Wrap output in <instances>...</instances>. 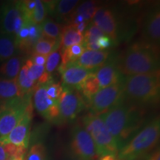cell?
Segmentation results:
<instances>
[{
  "label": "cell",
  "mask_w": 160,
  "mask_h": 160,
  "mask_svg": "<svg viewBox=\"0 0 160 160\" xmlns=\"http://www.w3.org/2000/svg\"><path fill=\"white\" fill-rule=\"evenodd\" d=\"M119 151L136 134L143 122L144 112L139 105L122 100L108 111L100 115Z\"/></svg>",
  "instance_id": "cell-1"
},
{
  "label": "cell",
  "mask_w": 160,
  "mask_h": 160,
  "mask_svg": "<svg viewBox=\"0 0 160 160\" xmlns=\"http://www.w3.org/2000/svg\"><path fill=\"white\" fill-rule=\"evenodd\" d=\"M115 64L119 73L125 77L158 73L157 48L143 42L133 44L123 52Z\"/></svg>",
  "instance_id": "cell-2"
},
{
  "label": "cell",
  "mask_w": 160,
  "mask_h": 160,
  "mask_svg": "<svg viewBox=\"0 0 160 160\" xmlns=\"http://www.w3.org/2000/svg\"><path fill=\"white\" fill-rule=\"evenodd\" d=\"M124 98L136 105L153 104L159 101V72L128 76L124 78Z\"/></svg>",
  "instance_id": "cell-3"
},
{
  "label": "cell",
  "mask_w": 160,
  "mask_h": 160,
  "mask_svg": "<svg viewBox=\"0 0 160 160\" xmlns=\"http://www.w3.org/2000/svg\"><path fill=\"white\" fill-rule=\"evenodd\" d=\"M160 137L159 117H156L132 137L119 150V160H137L157 147Z\"/></svg>",
  "instance_id": "cell-4"
},
{
  "label": "cell",
  "mask_w": 160,
  "mask_h": 160,
  "mask_svg": "<svg viewBox=\"0 0 160 160\" xmlns=\"http://www.w3.org/2000/svg\"><path fill=\"white\" fill-rule=\"evenodd\" d=\"M82 125L93 139L99 157L118 154L119 148L117 143L99 116L92 113L85 116L82 119Z\"/></svg>",
  "instance_id": "cell-5"
},
{
  "label": "cell",
  "mask_w": 160,
  "mask_h": 160,
  "mask_svg": "<svg viewBox=\"0 0 160 160\" xmlns=\"http://www.w3.org/2000/svg\"><path fill=\"white\" fill-rule=\"evenodd\" d=\"M31 94L2 102L0 105V138L8 135L32 105Z\"/></svg>",
  "instance_id": "cell-6"
},
{
  "label": "cell",
  "mask_w": 160,
  "mask_h": 160,
  "mask_svg": "<svg viewBox=\"0 0 160 160\" xmlns=\"http://www.w3.org/2000/svg\"><path fill=\"white\" fill-rule=\"evenodd\" d=\"M123 81L100 89L89 102L91 113L100 116L120 102L124 99Z\"/></svg>",
  "instance_id": "cell-7"
},
{
  "label": "cell",
  "mask_w": 160,
  "mask_h": 160,
  "mask_svg": "<svg viewBox=\"0 0 160 160\" xmlns=\"http://www.w3.org/2000/svg\"><path fill=\"white\" fill-rule=\"evenodd\" d=\"M70 148L73 158L81 160H98L97 148L93 139L83 125H75L72 129Z\"/></svg>",
  "instance_id": "cell-8"
},
{
  "label": "cell",
  "mask_w": 160,
  "mask_h": 160,
  "mask_svg": "<svg viewBox=\"0 0 160 160\" xmlns=\"http://www.w3.org/2000/svg\"><path fill=\"white\" fill-rule=\"evenodd\" d=\"M85 106L82 96L78 90L63 85V91L59 99V123L73 120Z\"/></svg>",
  "instance_id": "cell-9"
},
{
  "label": "cell",
  "mask_w": 160,
  "mask_h": 160,
  "mask_svg": "<svg viewBox=\"0 0 160 160\" xmlns=\"http://www.w3.org/2000/svg\"><path fill=\"white\" fill-rule=\"evenodd\" d=\"M32 111L33 107L31 105L14 128L10 132L8 135L0 138V141L4 143L12 144L17 147L28 149L31 141Z\"/></svg>",
  "instance_id": "cell-10"
},
{
  "label": "cell",
  "mask_w": 160,
  "mask_h": 160,
  "mask_svg": "<svg viewBox=\"0 0 160 160\" xmlns=\"http://www.w3.org/2000/svg\"><path fill=\"white\" fill-rule=\"evenodd\" d=\"M21 15V1L8 2L0 6V34L14 37L15 22Z\"/></svg>",
  "instance_id": "cell-11"
},
{
  "label": "cell",
  "mask_w": 160,
  "mask_h": 160,
  "mask_svg": "<svg viewBox=\"0 0 160 160\" xmlns=\"http://www.w3.org/2000/svg\"><path fill=\"white\" fill-rule=\"evenodd\" d=\"M92 21L112 42L116 43L118 39V25L114 13L111 9L99 8Z\"/></svg>",
  "instance_id": "cell-12"
},
{
  "label": "cell",
  "mask_w": 160,
  "mask_h": 160,
  "mask_svg": "<svg viewBox=\"0 0 160 160\" xmlns=\"http://www.w3.org/2000/svg\"><path fill=\"white\" fill-rule=\"evenodd\" d=\"M143 43L157 48L160 41V12L156 8L145 17L142 28Z\"/></svg>",
  "instance_id": "cell-13"
},
{
  "label": "cell",
  "mask_w": 160,
  "mask_h": 160,
  "mask_svg": "<svg viewBox=\"0 0 160 160\" xmlns=\"http://www.w3.org/2000/svg\"><path fill=\"white\" fill-rule=\"evenodd\" d=\"M97 70L86 69L73 64L69 65L62 73L63 85L73 88L79 91L86 80L94 75Z\"/></svg>",
  "instance_id": "cell-14"
},
{
  "label": "cell",
  "mask_w": 160,
  "mask_h": 160,
  "mask_svg": "<svg viewBox=\"0 0 160 160\" xmlns=\"http://www.w3.org/2000/svg\"><path fill=\"white\" fill-rule=\"evenodd\" d=\"M110 52L105 51H90L85 50L73 65L89 70H97L105 65L108 59Z\"/></svg>",
  "instance_id": "cell-15"
},
{
  "label": "cell",
  "mask_w": 160,
  "mask_h": 160,
  "mask_svg": "<svg viewBox=\"0 0 160 160\" xmlns=\"http://www.w3.org/2000/svg\"><path fill=\"white\" fill-rule=\"evenodd\" d=\"M94 75L99 82L100 89L114 85L124 79L113 62L101 66L96 71Z\"/></svg>",
  "instance_id": "cell-16"
},
{
  "label": "cell",
  "mask_w": 160,
  "mask_h": 160,
  "mask_svg": "<svg viewBox=\"0 0 160 160\" xmlns=\"http://www.w3.org/2000/svg\"><path fill=\"white\" fill-rule=\"evenodd\" d=\"M32 93H33V104L35 109L42 117L48 120L50 108L59 100L54 101L48 97L46 93L45 84H36Z\"/></svg>",
  "instance_id": "cell-17"
},
{
  "label": "cell",
  "mask_w": 160,
  "mask_h": 160,
  "mask_svg": "<svg viewBox=\"0 0 160 160\" xmlns=\"http://www.w3.org/2000/svg\"><path fill=\"white\" fill-rule=\"evenodd\" d=\"M48 13L51 12L60 19L68 20L76 8L79 5L78 0H61V1L46 2Z\"/></svg>",
  "instance_id": "cell-18"
},
{
  "label": "cell",
  "mask_w": 160,
  "mask_h": 160,
  "mask_svg": "<svg viewBox=\"0 0 160 160\" xmlns=\"http://www.w3.org/2000/svg\"><path fill=\"white\" fill-rule=\"evenodd\" d=\"M59 41V50L62 53L72 45L82 43L84 37L83 34L77 31L75 25H69L62 28Z\"/></svg>",
  "instance_id": "cell-19"
},
{
  "label": "cell",
  "mask_w": 160,
  "mask_h": 160,
  "mask_svg": "<svg viewBox=\"0 0 160 160\" xmlns=\"http://www.w3.org/2000/svg\"><path fill=\"white\" fill-rule=\"evenodd\" d=\"M23 97L18 87L17 79H7L0 77V101H8Z\"/></svg>",
  "instance_id": "cell-20"
},
{
  "label": "cell",
  "mask_w": 160,
  "mask_h": 160,
  "mask_svg": "<svg viewBox=\"0 0 160 160\" xmlns=\"http://www.w3.org/2000/svg\"><path fill=\"white\" fill-rule=\"evenodd\" d=\"M23 62V58L19 56L8 59L0 66V73L7 79H17L24 65Z\"/></svg>",
  "instance_id": "cell-21"
},
{
  "label": "cell",
  "mask_w": 160,
  "mask_h": 160,
  "mask_svg": "<svg viewBox=\"0 0 160 160\" xmlns=\"http://www.w3.org/2000/svg\"><path fill=\"white\" fill-rule=\"evenodd\" d=\"M18 51L15 37L0 34V60H8L15 57Z\"/></svg>",
  "instance_id": "cell-22"
},
{
  "label": "cell",
  "mask_w": 160,
  "mask_h": 160,
  "mask_svg": "<svg viewBox=\"0 0 160 160\" xmlns=\"http://www.w3.org/2000/svg\"><path fill=\"white\" fill-rule=\"evenodd\" d=\"M27 149L0 141V160H11L13 158L25 157Z\"/></svg>",
  "instance_id": "cell-23"
},
{
  "label": "cell",
  "mask_w": 160,
  "mask_h": 160,
  "mask_svg": "<svg viewBox=\"0 0 160 160\" xmlns=\"http://www.w3.org/2000/svg\"><path fill=\"white\" fill-rule=\"evenodd\" d=\"M59 40L56 41V40L47 39L42 36L41 38L38 40L33 47L32 53L48 57L52 51L57 49V47H59Z\"/></svg>",
  "instance_id": "cell-24"
},
{
  "label": "cell",
  "mask_w": 160,
  "mask_h": 160,
  "mask_svg": "<svg viewBox=\"0 0 160 160\" xmlns=\"http://www.w3.org/2000/svg\"><path fill=\"white\" fill-rule=\"evenodd\" d=\"M17 82L19 91L23 97L29 93H32L36 82L30 79L28 77V67L25 64H24L22 68L20 70L17 78Z\"/></svg>",
  "instance_id": "cell-25"
},
{
  "label": "cell",
  "mask_w": 160,
  "mask_h": 160,
  "mask_svg": "<svg viewBox=\"0 0 160 160\" xmlns=\"http://www.w3.org/2000/svg\"><path fill=\"white\" fill-rule=\"evenodd\" d=\"M42 36L52 40L58 41L61 35L62 28L57 22L51 19H47L41 24Z\"/></svg>",
  "instance_id": "cell-26"
},
{
  "label": "cell",
  "mask_w": 160,
  "mask_h": 160,
  "mask_svg": "<svg viewBox=\"0 0 160 160\" xmlns=\"http://www.w3.org/2000/svg\"><path fill=\"white\" fill-rule=\"evenodd\" d=\"M99 8L97 2L87 1L78 5L73 13L82 15L85 19V22H88L90 20L93 19L96 12L99 9Z\"/></svg>",
  "instance_id": "cell-27"
},
{
  "label": "cell",
  "mask_w": 160,
  "mask_h": 160,
  "mask_svg": "<svg viewBox=\"0 0 160 160\" xmlns=\"http://www.w3.org/2000/svg\"><path fill=\"white\" fill-rule=\"evenodd\" d=\"M100 90V87L98 82L97 78L95 77V75H93L92 77L88 78L86 81L82 85L79 90L82 91V95L85 99H88V101L90 102L91 98L94 96Z\"/></svg>",
  "instance_id": "cell-28"
},
{
  "label": "cell",
  "mask_w": 160,
  "mask_h": 160,
  "mask_svg": "<svg viewBox=\"0 0 160 160\" xmlns=\"http://www.w3.org/2000/svg\"><path fill=\"white\" fill-rule=\"evenodd\" d=\"M48 13V9L46 2L36 0V7L32 16V22L35 25H41L45 20Z\"/></svg>",
  "instance_id": "cell-29"
},
{
  "label": "cell",
  "mask_w": 160,
  "mask_h": 160,
  "mask_svg": "<svg viewBox=\"0 0 160 160\" xmlns=\"http://www.w3.org/2000/svg\"><path fill=\"white\" fill-rule=\"evenodd\" d=\"M25 160H48L47 150L45 145L40 142L32 145L28 152Z\"/></svg>",
  "instance_id": "cell-30"
},
{
  "label": "cell",
  "mask_w": 160,
  "mask_h": 160,
  "mask_svg": "<svg viewBox=\"0 0 160 160\" xmlns=\"http://www.w3.org/2000/svg\"><path fill=\"white\" fill-rule=\"evenodd\" d=\"M84 33H85V34L83 35L84 44L97 43L98 39L99 38L103 37V36H105L102 33V31L99 28L97 27L93 23L91 24L89 27H87V28H86Z\"/></svg>",
  "instance_id": "cell-31"
},
{
  "label": "cell",
  "mask_w": 160,
  "mask_h": 160,
  "mask_svg": "<svg viewBox=\"0 0 160 160\" xmlns=\"http://www.w3.org/2000/svg\"><path fill=\"white\" fill-rule=\"evenodd\" d=\"M25 64L28 67V77L34 82H37L46 72L45 66L35 65L29 59L26 60Z\"/></svg>",
  "instance_id": "cell-32"
},
{
  "label": "cell",
  "mask_w": 160,
  "mask_h": 160,
  "mask_svg": "<svg viewBox=\"0 0 160 160\" xmlns=\"http://www.w3.org/2000/svg\"><path fill=\"white\" fill-rule=\"evenodd\" d=\"M45 86L48 97L54 101H58L63 91V86L59 82H56L51 79L45 83Z\"/></svg>",
  "instance_id": "cell-33"
},
{
  "label": "cell",
  "mask_w": 160,
  "mask_h": 160,
  "mask_svg": "<svg viewBox=\"0 0 160 160\" xmlns=\"http://www.w3.org/2000/svg\"><path fill=\"white\" fill-rule=\"evenodd\" d=\"M60 59H61V52L58 48L57 49H55L48 56L45 65V71L49 74L54 71L59 65Z\"/></svg>",
  "instance_id": "cell-34"
},
{
  "label": "cell",
  "mask_w": 160,
  "mask_h": 160,
  "mask_svg": "<svg viewBox=\"0 0 160 160\" xmlns=\"http://www.w3.org/2000/svg\"><path fill=\"white\" fill-rule=\"evenodd\" d=\"M47 57L46 56L37 54V53H31V57H30V60L33 62V64L37 65H42L45 66L46 60H47Z\"/></svg>",
  "instance_id": "cell-35"
},
{
  "label": "cell",
  "mask_w": 160,
  "mask_h": 160,
  "mask_svg": "<svg viewBox=\"0 0 160 160\" xmlns=\"http://www.w3.org/2000/svg\"><path fill=\"white\" fill-rule=\"evenodd\" d=\"M97 44L102 51H105V49L111 47L112 42L108 37H106V36H103V37H102L98 39Z\"/></svg>",
  "instance_id": "cell-36"
},
{
  "label": "cell",
  "mask_w": 160,
  "mask_h": 160,
  "mask_svg": "<svg viewBox=\"0 0 160 160\" xmlns=\"http://www.w3.org/2000/svg\"><path fill=\"white\" fill-rule=\"evenodd\" d=\"M145 160H160V152L158 148L153 152L149 153L145 158Z\"/></svg>",
  "instance_id": "cell-37"
},
{
  "label": "cell",
  "mask_w": 160,
  "mask_h": 160,
  "mask_svg": "<svg viewBox=\"0 0 160 160\" xmlns=\"http://www.w3.org/2000/svg\"><path fill=\"white\" fill-rule=\"evenodd\" d=\"M87 25H88L87 22H83L80 23L79 25H75V27H76V29L77 30V31L82 34L85 31L86 28H87Z\"/></svg>",
  "instance_id": "cell-38"
},
{
  "label": "cell",
  "mask_w": 160,
  "mask_h": 160,
  "mask_svg": "<svg viewBox=\"0 0 160 160\" xmlns=\"http://www.w3.org/2000/svg\"><path fill=\"white\" fill-rule=\"evenodd\" d=\"M98 160H119L118 158L117 155H113V154H106L99 157Z\"/></svg>",
  "instance_id": "cell-39"
},
{
  "label": "cell",
  "mask_w": 160,
  "mask_h": 160,
  "mask_svg": "<svg viewBox=\"0 0 160 160\" xmlns=\"http://www.w3.org/2000/svg\"><path fill=\"white\" fill-rule=\"evenodd\" d=\"M11 160H25V157H17V158H13Z\"/></svg>",
  "instance_id": "cell-40"
},
{
  "label": "cell",
  "mask_w": 160,
  "mask_h": 160,
  "mask_svg": "<svg viewBox=\"0 0 160 160\" xmlns=\"http://www.w3.org/2000/svg\"><path fill=\"white\" fill-rule=\"evenodd\" d=\"M70 160H81V159H76V158H73V157H72L71 159H70Z\"/></svg>",
  "instance_id": "cell-41"
}]
</instances>
